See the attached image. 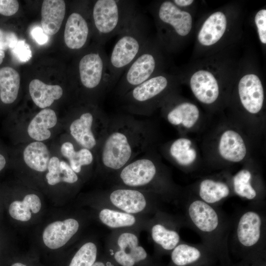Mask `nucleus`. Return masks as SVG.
<instances>
[{"mask_svg":"<svg viewBox=\"0 0 266 266\" xmlns=\"http://www.w3.org/2000/svg\"><path fill=\"white\" fill-rule=\"evenodd\" d=\"M20 85L19 73L13 68H0V100L5 104L13 103L18 97Z\"/></svg>","mask_w":266,"mask_h":266,"instance_id":"32","label":"nucleus"},{"mask_svg":"<svg viewBox=\"0 0 266 266\" xmlns=\"http://www.w3.org/2000/svg\"><path fill=\"white\" fill-rule=\"evenodd\" d=\"M238 92L242 105L249 113L256 114L263 108L264 91L259 77L249 73L243 76L238 85Z\"/></svg>","mask_w":266,"mask_h":266,"instance_id":"16","label":"nucleus"},{"mask_svg":"<svg viewBox=\"0 0 266 266\" xmlns=\"http://www.w3.org/2000/svg\"><path fill=\"white\" fill-rule=\"evenodd\" d=\"M232 192L227 183L208 178L199 182L195 196L209 205L218 207L231 196Z\"/></svg>","mask_w":266,"mask_h":266,"instance_id":"20","label":"nucleus"},{"mask_svg":"<svg viewBox=\"0 0 266 266\" xmlns=\"http://www.w3.org/2000/svg\"><path fill=\"white\" fill-rule=\"evenodd\" d=\"M66 3L63 0H45L41 10V28L47 35L56 33L60 29L66 13Z\"/></svg>","mask_w":266,"mask_h":266,"instance_id":"24","label":"nucleus"},{"mask_svg":"<svg viewBox=\"0 0 266 266\" xmlns=\"http://www.w3.org/2000/svg\"><path fill=\"white\" fill-rule=\"evenodd\" d=\"M11 266H26L21 263H15L13 264Z\"/></svg>","mask_w":266,"mask_h":266,"instance_id":"46","label":"nucleus"},{"mask_svg":"<svg viewBox=\"0 0 266 266\" xmlns=\"http://www.w3.org/2000/svg\"><path fill=\"white\" fill-rule=\"evenodd\" d=\"M79 229L80 223L74 218L53 222L44 230L42 234L44 243L51 249L59 248L74 236Z\"/></svg>","mask_w":266,"mask_h":266,"instance_id":"17","label":"nucleus"},{"mask_svg":"<svg viewBox=\"0 0 266 266\" xmlns=\"http://www.w3.org/2000/svg\"><path fill=\"white\" fill-rule=\"evenodd\" d=\"M233 192L240 198L250 201V204L264 205V196L255 186L252 172L247 168L238 171L232 180Z\"/></svg>","mask_w":266,"mask_h":266,"instance_id":"21","label":"nucleus"},{"mask_svg":"<svg viewBox=\"0 0 266 266\" xmlns=\"http://www.w3.org/2000/svg\"><path fill=\"white\" fill-rule=\"evenodd\" d=\"M29 88L33 102L42 109L51 106L55 100L60 99L63 94V89L60 86L46 84L39 79L32 80Z\"/></svg>","mask_w":266,"mask_h":266,"instance_id":"28","label":"nucleus"},{"mask_svg":"<svg viewBox=\"0 0 266 266\" xmlns=\"http://www.w3.org/2000/svg\"><path fill=\"white\" fill-rule=\"evenodd\" d=\"M185 224L200 236L202 243L211 251L227 250L231 218L218 207L209 205L195 196L183 203Z\"/></svg>","mask_w":266,"mask_h":266,"instance_id":"3","label":"nucleus"},{"mask_svg":"<svg viewBox=\"0 0 266 266\" xmlns=\"http://www.w3.org/2000/svg\"><path fill=\"white\" fill-rule=\"evenodd\" d=\"M139 233L132 230H116L107 237L106 251L119 266H138L147 261L148 253L139 244Z\"/></svg>","mask_w":266,"mask_h":266,"instance_id":"12","label":"nucleus"},{"mask_svg":"<svg viewBox=\"0 0 266 266\" xmlns=\"http://www.w3.org/2000/svg\"><path fill=\"white\" fill-rule=\"evenodd\" d=\"M118 35L108 56L110 91L150 38L145 16L139 12Z\"/></svg>","mask_w":266,"mask_h":266,"instance_id":"4","label":"nucleus"},{"mask_svg":"<svg viewBox=\"0 0 266 266\" xmlns=\"http://www.w3.org/2000/svg\"><path fill=\"white\" fill-rule=\"evenodd\" d=\"M96 197L97 206L149 217L162 210L164 201L156 194L119 186H110L98 193Z\"/></svg>","mask_w":266,"mask_h":266,"instance_id":"7","label":"nucleus"},{"mask_svg":"<svg viewBox=\"0 0 266 266\" xmlns=\"http://www.w3.org/2000/svg\"><path fill=\"white\" fill-rule=\"evenodd\" d=\"M192 141L185 137L177 138L172 142L168 148L169 156L174 160L191 148Z\"/></svg>","mask_w":266,"mask_h":266,"instance_id":"35","label":"nucleus"},{"mask_svg":"<svg viewBox=\"0 0 266 266\" xmlns=\"http://www.w3.org/2000/svg\"><path fill=\"white\" fill-rule=\"evenodd\" d=\"M153 133L148 121L133 115L109 116L106 134L96 153L97 168L104 179L151 148Z\"/></svg>","mask_w":266,"mask_h":266,"instance_id":"1","label":"nucleus"},{"mask_svg":"<svg viewBox=\"0 0 266 266\" xmlns=\"http://www.w3.org/2000/svg\"><path fill=\"white\" fill-rule=\"evenodd\" d=\"M98 244L93 241L83 243L72 257L69 266H92L96 262Z\"/></svg>","mask_w":266,"mask_h":266,"instance_id":"34","label":"nucleus"},{"mask_svg":"<svg viewBox=\"0 0 266 266\" xmlns=\"http://www.w3.org/2000/svg\"><path fill=\"white\" fill-rule=\"evenodd\" d=\"M210 250L203 244L181 241L171 252V260L175 266H188L197 263L204 253Z\"/></svg>","mask_w":266,"mask_h":266,"instance_id":"30","label":"nucleus"},{"mask_svg":"<svg viewBox=\"0 0 266 266\" xmlns=\"http://www.w3.org/2000/svg\"><path fill=\"white\" fill-rule=\"evenodd\" d=\"M255 22L257 27L260 41L266 44V10H260L255 17Z\"/></svg>","mask_w":266,"mask_h":266,"instance_id":"37","label":"nucleus"},{"mask_svg":"<svg viewBox=\"0 0 266 266\" xmlns=\"http://www.w3.org/2000/svg\"><path fill=\"white\" fill-rule=\"evenodd\" d=\"M166 117L168 123L173 126H182L189 129L198 122L200 111L195 104L187 101L182 102L168 107Z\"/></svg>","mask_w":266,"mask_h":266,"instance_id":"27","label":"nucleus"},{"mask_svg":"<svg viewBox=\"0 0 266 266\" xmlns=\"http://www.w3.org/2000/svg\"><path fill=\"white\" fill-rule=\"evenodd\" d=\"M172 2L178 7H186L192 4L194 0H174Z\"/></svg>","mask_w":266,"mask_h":266,"instance_id":"42","label":"nucleus"},{"mask_svg":"<svg viewBox=\"0 0 266 266\" xmlns=\"http://www.w3.org/2000/svg\"><path fill=\"white\" fill-rule=\"evenodd\" d=\"M191 89L198 100L210 104L218 99L220 89L217 80L209 71L200 69L192 74L190 80Z\"/></svg>","mask_w":266,"mask_h":266,"instance_id":"19","label":"nucleus"},{"mask_svg":"<svg viewBox=\"0 0 266 266\" xmlns=\"http://www.w3.org/2000/svg\"><path fill=\"white\" fill-rule=\"evenodd\" d=\"M197 155L196 150L193 148H190L174 161L180 166L183 167L188 166L195 162Z\"/></svg>","mask_w":266,"mask_h":266,"instance_id":"40","label":"nucleus"},{"mask_svg":"<svg viewBox=\"0 0 266 266\" xmlns=\"http://www.w3.org/2000/svg\"><path fill=\"white\" fill-rule=\"evenodd\" d=\"M254 251L266 244V217L264 205L250 204L236 212L231 218L228 245Z\"/></svg>","mask_w":266,"mask_h":266,"instance_id":"6","label":"nucleus"},{"mask_svg":"<svg viewBox=\"0 0 266 266\" xmlns=\"http://www.w3.org/2000/svg\"><path fill=\"white\" fill-rule=\"evenodd\" d=\"M10 50L14 57L20 62H27L32 57L29 45L23 40H18L15 46Z\"/></svg>","mask_w":266,"mask_h":266,"instance_id":"36","label":"nucleus"},{"mask_svg":"<svg viewBox=\"0 0 266 266\" xmlns=\"http://www.w3.org/2000/svg\"><path fill=\"white\" fill-rule=\"evenodd\" d=\"M74 143L66 141L62 143L60 151L63 157L68 161L71 169L78 175L85 167H89L97 163L96 155L89 149L81 147L76 149Z\"/></svg>","mask_w":266,"mask_h":266,"instance_id":"25","label":"nucleus"},{"mask_svg":"<svg viewBox=\"0 0 266 266\" xmlns=\"http://www.w3.org/2000/svg\"><path fill=\"white\" fill-rule=\"evenodd\" d=\"M31 34L34 40L39 45H43L47 43L49 40V37L45 33L41 27L36 26L32 31Z\"/></svg>","mask_w":266,"mask_h":266,"instance_id":"41","label":"nucleus"},{"mask_svg":"<svg viewBox=\"0 0 266 266\" xmlns=\"http://www.w3.org/2000/svg\"><path fill=\"white\" fill-rule=\"evenodd\" d=\"M50 158L49 148L44 142L32 141L26 146L23 151V159L26 165L38 172L47 170Z\"/></svg>","mask_w":266,"mask_h":266,"instance_id":"29","label":"nucleus"},{"mask_svg":"<svg viewBox=\"0 0 266 266\" xmlns=\"http://www.w3.org/2000/svg\"><path fill=\"white\" fill-rule=\"evenodd\" d=\"M158 41L149 38L144 47L127 67L114 87L119 98L135 86L160 74L162 56Z\"/></svg>","mask_w":266,"mask_h":266,"instance_id":"10","label":"nucleus"},{"mask_svg":"<svg viewBox=\"0 0 266 266\" xmlns=\"http://www.w3.org/2000/svg\"><path fill=\"white\" fill-rule=\"evenodd\" d=\"M159 31L168 47H173L174 37H184L190 32L193 20L191 14L176 6L172 1L165 0L152 6Z\"/></svg>","mask_w":266,"mask_h":266,"instance_id":"13","label":"nucleus"},{"mask_svg":"<svg viewBox=\"0 0 266 266\" xmlns=\"http://www.w3.org/2000/svg\"><path fill=\"white\" fill-rule=\"evenodd\" d=\"M7 164V160L5 156L0 153V172L2 171L6 166Z\"/></svg>","mask_w":266,"mask_h":266,"instance_id":"43","label":"nucleus"},{"mask_svg":"<svg viewBox=\"0 0 266 266\" xmlns=\"http://www.w3.org/2000/svg\"><path fill=\"white\" fill-rule=\"evenodd\" d=\"M47 170L45 177L50 185L60 182L73 185L79 181V176L71 169L68 163L55 156L51 157Z\"/></svg>","mask_w":266,"mask_h":266,"instance_id":"31","label":"nucleus"},{"mask_svg":"<svg viewBox=\"0 0 266 266\" xmlns=\"http://www.w3.org/2000/svg\"><path fill=\"white\" fill-rule=\"evenodd\" d=\"M139 12L132 0H97L92 9V26L97 43L103 45L119 35Z\"/></svg>","mask_w":266,"mask_h":266,"instance_id":"5","label":"nucleus"},{"mask_svg":"<svg viewBox=\"0 0 266 266\" xmlns=\"http://www.w3.org/2000/svg\"><path fill=\"white\" fill-rule=\"evenodd\" d=\"M92 266H106V264L102 261H96Z\"/></svg>","mask_w":266,"mask_h":266,"instance_id":"44","label":"nucleus"},{"mask_svg":"<svg viewBox=\"0 0 266 266\" xmlns=\"http://www.w3.org/2000/svg\"><path fill=\"white\" fill-rule=\"evenodd\" d=\"M18 41L16 34L12 32L0 28V49L5 50L13 48Z\"/></svg>","mask_w":266,"mask_h":266,"instance_id":"38","label":"nucleus"},{"mask_svg":"<svg viewBox=\"0 0 266 266\" xmlns=\"http://www.w3.org/2000/svg\"><path fill=\"white\" fill-rule=\"evenodd\" d=\"M19 9V3L16 0H0V14L10 16L15 14Z\"/></svg>","mask_w":266,"mask_h":266,"instance_id":"39","label":"nucleus"},{"mask_svg":"<svg viewBox=\"0 0 266 266\" xmlns=\"http://www.w3.org/2000/svg\"><path fill=\"white\" fill-rule=\"evenodd\" d=\"M57 122L58 117L54 110L48 108L42 109L30 120L27 133L33 140L44 142L50 138V130L56 126Z\"/></svg>","mask_w":266,"mask_h":266,"instance_id":"23","label":"nucleus"},{"mask_svg":"<svg viewBox=\"0 0 266 266\" xmlns=\"http://www.w3.org/2000/svg\"><path fill=\"white\" fill-rule=\"evenodd\" d=\"M99 221L113 230L129 229L140 233L147 231L151 217L132 214L114 209L97 206Z\"/></svg>","mask_w":266,"mask_h":266,"instance_id":"15","label":"nucleus"},{"mask_svg":"<svg viewBox=\"0 0 266 266\" xmlns=\"http://www.w3.org/2000/svg\"><path fill=\"white\" fill-rule=\"evenodd\" d=\"M41 203L39 198L35 194L26 195L22 201L14 200L8 206L10 216L16 220L25 222L30 220L32 212L37 213L40 210Z\"/></svg>","mask_w":266,"mask_h":266,"instance_id":"33","label":"nucleus"},{"mask_svg":"<svg viewBox=\"0 0 266 266\" xmlns=\"http://www.w3.org/2000/svg\"><path fill=\"white\" fill-rule=\"evenodd\" d=\"M78 70L81 86L91 92L96 101L110 91L108 56L102 45L97 43L80 57Z\"/></svg>","mask_w":266,"mask_h":266,"instance_id":"11","label":"nucleus"},{"mask_svg":"<svg viewBox=\"0 0 266 266\" xmlns=\"http://www.w3.org/2000/svg\"><path fill=\"white\" fill-rule=\"evenodd\" d=\"M90 28L85 16L81 12H73L68 16L64 31L66 46L73 50L83 48L88 41Z\"/></svg>","mask_w":266,"mask_h":266,"instance_id":"18","label":"nucleus"},{"mask_svg":"<svg viewBox=\"0 0 266 266\" xmlns=\"http://www.w3.org/2000/svg\"><path fill=\"white\" fill-rule=\"evenodd\" d=\"M184 225L182 217L162 210L151 217L146 232L158 249L171 252L182 241L179 231Z\"/></svg>","mask_w":266,"mask_h":266,"instance_id":"14","label":"nucleus"},{"mask_svg":"<svg viewBox=\"0 0 266 266\" xmlns=\"http://www.w3.org/2000/svg\"><path fill=\"white\" fill-rule=\"evenodd\" d=\"M109 116L97 104L77 112L69 120L68 132L79 146L96 153L106 134Z\"/></svg>","mask_w":266,"mask_h":266,"instance_id":"8","label":"nucleus"},{"mask_svg":"<svg viewBox=\"0 0 266 266\" xmlns=\"http://www.w3.org/2000/svg\"><path fill=\"white\" fill-rule=\"evenodd\" d=\"M5 57V53L3 50L0 49V65L2 63Z\"/></svg>","mask_w":266,"mask_h":266,"instance_id":"45","label":"nucleus"},{"mask_svg":"<svg viewBox=\"0 0 266 266\" xmlns=\"http://www.w3.org/2000/svg\"><path fill=\"white\" fill-rule=\"evenodd\" d=\"M142 153L107 177L111 186H119L153 193L164 201L176 200L179 191L168 173L160 167L149 153Z\"/></svg>","mask_w":266,"mask_h":266,"instance_id":"2","label":"nucleus"},{"mask_svg":"<svg viewBox=\"0 0 266 266\" xmlns=\"http://www.w3.org/2000/svg\"><path fill=\"white\" fill-rule=\"evenodd\" d=\"M225 14L221 11L211 14L202 24L198 34L201 45L209 46L215 44L223 36L227 28Z\"/></svg>","mask_w":266,"mask_h":266,"instance_id":"26","label":"nucleus"},{"mask_svg":"<svg viewBox=\"0 0 266 266\" xmlns=\"http://www.w3.org/2000/svg\"><path fill=\"white\" fill-rule=\"evenodd\" d=\"M218 151L221 157L231 163L243 160L247 154L245 142L241 135L233 130H227L220 136Z\"/></svg>","mask_w":266,"mask_h":266,"instance_id":"22","label":"nucleus"},{"mask_svg":"<svg viewBox=\"0 0 266 266\" xmlns=\"http://www.w3.org/2000/svg\"><path fill=\"white\" fill-rule=\"evenodd\" d=\"M169 76L160 73L132 89L120 99L123 108L131 115H149L172 87Z\"/></svg>","mask_w":266,"mask_h":266,"instance_id":"9","label":"nucleus"}]
</instances>
